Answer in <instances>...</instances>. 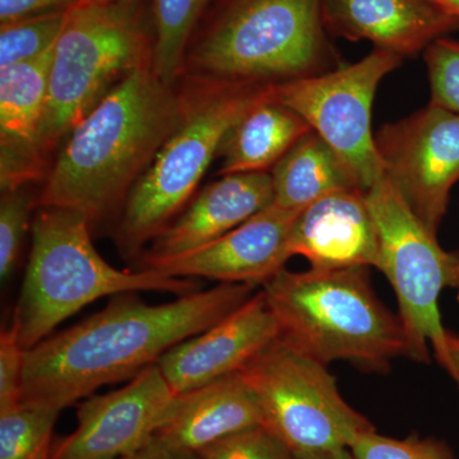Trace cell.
<instances>
[{"mask_svg": "<svg viewBox=\"0 0 459 459\" xmlns=\"http://www.w3.org/2000/svg\"><path fill=\"white\" fill-rule=\"evenodd\" d=\"M255 290L220 283L156 305L140 292L111 296L104 309L25 351L21 402L62 411L100 386L131 380L234 312Z\"/></svg>", "mask_w": 459, "mask_h": 459, "instance_id": "1", "label": "cell"}, {"mask_svg": "<svg viewBox=\"0 0 459 459\" xmlns=\"http://www.w3.org/2000/svg\"><path fill=\"white\" fill-rule=\"evenodd\" d=\"M180 114L179 87L153 62L135 69L66 135L36 205L74 211L91 226L120 213Z\"/></svg>", "mask_w": 459, "mask_h": 459, "instance_id": "2", "label": "cell"}, {"mask_svg": "<svg viewBox=\"0 0 459 459\" xmlns=\"http://www.w3.org/2000/svg\"><path fill=\"white\" fill-rule=\"evenodd\" d=\"M179 123L126 199L115 229L123 258L138 259L144 247L186 208L230 129L270 95L273 84L181 78Z\"/></svg>", "mask_w": 459, "mask_h": 459, "instance_id": "3", "label": "cell"}, {"mask_svg": "<svg viewBox=\"0 0 459 459\" xmlns=\"http://www.w3.org/2000/svg\"><path fill=\"white\" fill-rule=\"evenodd\" d=\"M262 286L280 337L322 364L346 360L385 371L407 358L400 316L377 299L368 268H283Z\"/></svg>", "mask_w": 459, "mask_h": 459, "instance_id": "4", "label": "cell"}, {"mask_svg": "<svg viewBox=\"0 0 459 459\" xmlns=\"http://www.w3.org/2000/svg\"><path fill=\"white\" fill-rule=\"evenodd\" d=\"M90 230L89 220L74 211L39 208L32 223L31 255L12 320L25 351L100 299L123 292L184 296L199 291L192 279L117 270L100 255Z\"/></svg>", "mask_w": 459, "mask_h": 459, "instance_id": "5", "label": "cell"}, {"mask_svg": "<svg viewBox=\"0 0 459 459\" xmlns=\"http://www.w3.org/2000/svg\"><path fill=\"white\" fill-rule=\"evenodd\" d=\"M323 29L322 0H225L189 45L181 78L276 84L325 74Z\"/></svg>", "mask_w": 459, "mask_h": 459, "instance_id": "6", "label": "cell"}, {"mask_svg": "<svg viewBox=\"0 0 459 459\" xmlns=\"http://www.w3.org/2000/svg\"><path fill=\"white\" fill-rule=\"evenodd\" d=\"M151 62L153 39L148 38L132 0L80 2L69 9L50 66L42 151L50 157L111 90Z\"/></svg>", "mask_w": 459, "mask_h": 459, "instance_id": "7", "label": "cell"}, {"mask_svg": "<svg viewBox=\"0 0 459 459\" xmlns=\"http://www.w3.org/2000/svg\"><path fill=\"white\" fill-rule=\"evenodd\" d=\"M263 427L294 455L350 448L373 424L343 400L327 365L280 336L241 368Z\"/></svg>", "mask_w": 459, "mask_h": 459, "instance_id": "8", "label": "cell"}, {"mask_svg": "<svg viewBox=\"0 0 459 459\" xmlns=\"http://www.w3.org/2000/svg\"><path fill=\"white\" fill-rule=\"evenodd\" d=\"M365 195L379 238L377 270L397 296L407 358L429 362L430 346L437 356L446 343L439 298L446 287L457 286L459 255L440 247L385 175Z\"/></svg>", "mask_w": 459, "mask_h": 459, "instance_id": "9", "label": "cell"}, {"mask_svg": "<svg viewBox=\"0 0 459 459\" xmlns=\"http://www.w3.org/2000/svg\"><path fill=\"white\" fill-rule=\"evenodd\" d=\"M403 57L374 49L353 65L273 84V96L309 124L347 166L362 192L385 177L371 131L380 81Z\"/></svg>", "mask_w": 459, "mask_h": 459, "instance_id": "10", "label": "cell"}, {"mask_svg": "<svg viewBox=\"0 0 459 459\" xmlns=\"http://www.w3.org/2000/svg\"><path fill=\"white\" fill-rule=\"evenodd\" d=\"M385 175L425 228L437 234L459 180V114L435 105L374 134Z\"/></svg>", "mask_w": 459, "mask_h": 459, "instance_id": "11", "label": "cell"}, {"mask_svg": "<svg viewBox=\"0 0 459 459\" xmlns=\"http://www.w3.org/2000/svg\"><path fill=\"white\" fill-rule=\"evenodd\" d=\"M178 394L159 365H151L110 394L78 404L77 428L51 449L50 459H120L161 428Z\"/></svg>", "mask_w": 459, "mask_h": 459, "instance_id": "12", "label": "cell"}, {"mask_svg": "<svg viewBox=\"0 0 459 459\" xmlns=\"http://www.w3.org/2000/svg\"><path fill=\"white\" fill-rule=\"evenodd\" d=\"M299 212L272 204L197 249L169 256L141 255L135 270L177 279L199 277L220 283L263 285L291 258L290 240Z\"/></svg>", "mask_w": 459, "mask_h": 459, "instance_id": "13", "label": "cell"}, {"mask_svg": "<svg viewBox=\"0 0 459 459\" xmlns=\"http://www.w3.org/2000/svg\"><path fill=\"white\" fill-rule=\"evenodd\" d=\"M280 336L263 290L212 327L172 347L157 361L178 394L241 370Z\"/></svg>", "mask_w": 459, "mask_h": 459, "instance_id": "14", "label": "cell"}, {"mask_svg": "<svg viewBox=\"0 0 459 459\" xmlns=\"http://www.w3.org/2000/svg\"><path fill=\"white\" fill-rule=\"evenodd\" d=\"M290 252L316 270L377 268L379 238L365 192L338 190L301 210Z\"/></svg>", "mask_w": 459, "mask_h": 459, "instance_id": "15", "label": "cell"}, {"mask_svg": "<svg viewBox=\"0 0 459 459\" xmlns=\"http://www.w3.org/2000/svg\"><path fill=\"white\" fill-rule=\"evenodd\" d=\"M322 18L334 35L370 41L402 57L459 29V17L433 0H322Z\"/></svg>", "mask_w": 459, "mask_h": 459, "instance_id": "16", "label": "cell"}, {"mask_svg": "<svg viewBox=\"0 0 459 459\" xmlns=\"http://www.w3.org/2000/svg\"><path fill=\"white\" fill-rule=\"evenodd\" d=\"M272 204L270 171L223 175L204 186L141 255L169 256L197 249L237 229Z\"/></svg>", "mask_w": 459, "mask_h": 459, "instance_id": "17", "label": "cell"}, {"mask_svg": "<svg viewBox=\"0 0 459 459\" xmlns=\"http://www.w3.org/2000/svg\"><path fill=\"white\" fill-rule=\"evenodd\" d=\"M263 425L255 395L238 373L178 394L155 437L181 449L201 453L238 431Z\"/></svg>", "mask_w": 459, "mask_h": 459, "instance_id": "18", "label": "cell"}, {"mask_svg": "<svg viewBox=\"0 0 459 459\" xmlns=\"http://www.w3.org/2000/svg\"><path fill=\"white\" fill-rule=\"evenodd\" d=\"M310 131L303 117L270 95L230 129L219 151V174L267 172Z\"/></svg>", "mask_w": 459, "mask_h": 459, "instance_id": "19", "label": "cell"}, {"mask_svg": "<svg viewBox=\"0 0 459 459\" xmlns=\"http://www.w3.org/2000/svg\"><path fill=\"white\" fill-rule=\"evenodd\" d=\"M54 48L29 62L0 69V153L50 161L40 146V128Z\"/></svg>", "mask_w": 459, "mask_h": 459, "instance_id": "20", "label": "cell"}, {"mask_svg": "<svg viewBox=\"0 0 459 459\" xmlns=\"http://www.w3.org/2000/svg\"><path fill=\"white\" fill-rule=\"evenodd\" d=\"M270 172L273 204L291 211L304 210L338 190L360 189L341 157L314 131L305 134Z\"/></svg>", "mask_w": 459, "mask_h": 459, "instance_id": "21", "label": "cell"}, {"mask_svg": "<svg viewBox=\"0 0 459 459\" xmlns=\"http://www.w3.org/2000/svg\"><path fill=\"white\" fill-rule=\"evenodd\" d=\"M210 2L153 0V69L165 83H179L190 39Z\"/></svg>", "mask_w": 459, "mask_h": 459, "instance_id": "22", "label": "cell"}, {"mask_svg": "<svg viewBox=\"0 0 459 459\" xmlns=\"http://www.w3.org/2000/svg\"><path fill=\"white\" fill-rule=\"evenodd\" d=\"M59 410L21 402L0 412V459H50Z\"/></svg>", "mask_w": 459, "mask_h": 459, "instance_id": "23", "label": "cell"}, {"mask_svg": "<svg viewBox=\"0 0 459 459\" xmlns=\"http://www.w3.org/2000/svg\"><path fill=\"white\" fill-rule=\"evenodd\" d=\"M66 12H51L0 25V69L29 62L56 47Z\"/></svg>", "mask_w": 459, "mask_h": 459, "instance_id": "24", "label": "cell"}, {"mask_svg": "<svg viewBox=\"0 0 459 459\" xmlns=\"http://www.w3.org/2000/svg\"><path fill=\"white\" fill-rule=\"evenodd\" d=\"M38 201L29 186L2 192L0 198V279L12 276L20 261L30 216Z\"/></svg>", "mask_w": 459, "mask_h": 459, "instance_id": "25", "label": "cell"}, {"mask_svg": "<svg viewBox=\"0 0 459 459\" xmlns=\"http://www.w3.org/2000/svg\"><path fill=\"white\" fill-rule=\"evenodd\" d=\"M431 105L459 114V41L440 38L424 51Z\"/></svg>", "mask_w": 459, "mask_h": 459, "instance_id": "26", "label": "cell"}, {"mask_svg": "<svg viewBox=\"0 0 459 459\" xmlns=\"http://www.w3.org/2000/svg\"><path fill=\"white\" fill-rule=\"evenodd\" d=\"M350 451L356 459H457L446 444L437 440L418 437L394 439L376 430L360 435Z\"/></svg>", "mask_w": 459, "mask_h": 459, "instance_id": "27", "label": "cell"}, {"mask_svg": "<svg viewBox=\"0 0 459 459\" xmlns=\"http://www.w3.org/2000/svg\"><path fill=\"white\" fill-rule=\"evenodd\" d=\"M199 455L202 459H295L285 444L263 425L223 437Z\"/></svg>", "mask_w": 459, "mask_h": 459, "instance_id": "28", "label": "cell"}, {"mask_svg": "<svg viewBox=\"0 0 459 459\" xmlns=\"http://www.w3.org/2000/svg\"><path fill=\"white\" fill-rule=\"evenodd\" d=\"M25 350L18 342L13 325L0 334V412L17 406L22 401Z\"/></svg>", "mask_w": 459, "mask_h": 459, "instance_id": "29", "label": "cell"}, {"mask_svg": "<svg viewBox=\"0 0 459 459\" xmlns=\"http://www.w3.org/2000/svg\"><path fill=\"white\" fill-rule=\"evenodd\" d=\"M81 0H0V25L21 18L66 12Z\"/></svg>", "mask_w": 459, "mask_h": 459, "instance_id": "30", "label": "cell"}, {"mask_svg": "<svg viewBox=\"0 0 459 459\" xmlns=\"http://www.w3.org/2000/svg\"><path fill=\"white\" fill-rule=\"evenodd\" d=\"M120 459H202L199 453L181 451L160 440L153 435L137 451L124 455Z\"/></svg>", "mask_w": 459, "mask_h": 459, "instance_id": "31", "label": "cell"}, {"mask_svg": "<svg viewBox=\"0 0 459 459\" xmlns=\"http://www.w3.org/2000/svg\"><path fill=\"white\" fill-rule=\"evenodd\" d=\"M435 358L459 385V336L448 332L443 351Z\"/></svg>", "mask_w": 459, "mask_h": 459, "instance_id": "32", "label": "cell"}, {"mask_svg": "<svg viewBox=\"0 0 459 459\" xmlns=\"http://www.w3.org/2000/svg\"><path fill=\"white\" fill-rule=\"evenodd\" d=\"M294 457L295 459H356L350 448L307 453V455H294Z\"/></svg>", "mask_w": 459, "mask_h": 459, "instance_id": "33", "label": "cell"}, {"mask_svg": "<svg viewBox=\"0 0 459 459\" xmlns=\"http://www.w3.org/2000/svg\"><path fill=\"white\" fill-rule=\"evenodd\" d=\"M439 7L446 9L453 16L459 17V0H433Z\"/></svg>", "mask_w": 459, "mask_h": 459, "instance_id": "34", "label": "cell"}, {"mask_svg": "<svg viewBox=\"0 0 459 459\" xmlns=\"http://www.w3.org/2000/svg\"><path fill=\"white\" fill-rule=\"evenodd\" d=\"M86 3H98V4H113V3L124 2V0H81Z\"/></svg>", "mask_w": 459, "mask_h": 459, "instance_id": "35", "label": "cell"}, {"mask_svg": "<svg viewBox=\"0 0 459 459\" xmlns=\"http://www.w3.org/2000/svg\"><path fill=\"white\" fill-rule=\"evenodd\" d=\"M455 289H457V300H458V304H459V277H458V282H457V286H455Z\"/></svg>", "mask_w": 459, "mask_h": 459, "instance_id": "36", "label": "cell"}]
</instances>
